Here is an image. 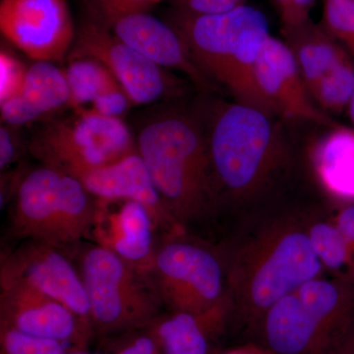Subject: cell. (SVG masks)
Here are the masks:
<instances>
[{
	"mask_svg": "<svg viewBox=\"0 0 354 354\" xmlns=\"http://www.w3.org/2000/svg\"><path fill=\"white\" fill-rule=\"evenodd\" d=\"M76 118L53 121L32 142L31 152L44 165L74 174L106 167L136 152V142L120 118L75 111Z\"/></svg>",
	"mask_w": 354,
	"mask_h": 354,
	"instance_id": "obj_8",
	"label": "cell"
},
{
	"mask_svg": "<svg viewBox=\"0 0 354 354\" xmlns=\"http://www.w3.org/2000/svg\"><path fill=\"white\" fill-rule=\"evenodd\" d=\"M80 274L90 304L94 334L102 339L145 330L156 320L162 302L152 277L128 264L111 249H88Z\"/></svg>",
	"mask_w": 354,
	"mask_h": 354,
	"instance_id": "obj_7",
	"label": "cell"
},
{
	"mask_svg": "<svg viewBox=\"0 0 354 354\" xmlns=\"http://www.w3.org/2000/svg\"><path fill=\"white\" fill-rule=\"evenodd\" d=\"M332 218L354 258V205H342Z\"/></svg>",
	"mask_w": 354,
	"mask_h": 354,
	"instance_id": "obj_33",
	"label": "cell"
},
{
	"mask_svg": "<svg viewBox=\"0 0 354 354\" xmlns=\"http://www.w3.org/2000/svg\"><path fill=\"white\" fill-rule=\"evenodd\" d=\"M151 277L171 312L201 313L230 298L221 254L193 241L174 239L158 247Z\"/></svg>",
	"mask_w": 354,
	"mask_h": 354,
	"instance_id": "obj_9",
	"label": "cell"
},
{
	"mask_svg": "<svg viewBox=\"0 0 354 354\" xmlns=\"http://www.w3.org/2000/svg\"><path fill=\"white\" fill-rule=\"evenodd\" d=\"M0 30L35 62L55 64L70 53L76 37L67 0H1Z\"/></svg>",
	"mask_w": 354,
	"mask_h": 354,
	"instance_id": "obj_12",
	"label": "cell"
},
{
	"mask_svg": "<svg viewBox=\"0 0 354 354\" xmlns=\"http://www.w3.org/2000/svg\"><path fill=\"white\" fill-rule=\"evenodd\" d=\"M256 81L276 118L309 121L327 127L337 125L314 102L285 41L272 36L266 41L256 66Z\"/></svg>",
	"mask_w": 354,
	"mask_h": 354,
	"instance_id": "obj_15",
	"label": "cell"
},
{
	"mask_svg": "<svg viewBox=\"0 0 354 354\" xmlns=\"http://www.w3.org/2000/svg\"><path fill=\"white\" fill-rule=\"evenodd\" d=\"M321 25L354 60V0H324Z\"/></svg>",
	"mask_w": 354,
	"mask_h": 354,
	"instance_id": "obj_25",
	"label": "cell"
},
{
	"mask_svg": "<svg viewBox=\"0 0 354 354\" xmlns=\"http://www.w3.org/2000/svg\"><path fill=\"white\" fill-rule=\"evenodd\" d=\"M97 60L113 74L133 106L180 94L183 84L145 55L130 48L91 16L76 32L69 58Z\"/></svg>",
	"mask_w": 354,
	"mask_h": 354,
	"instance_id": "obj_11",
	"label": "cell"
},
{
	"mask_svg": "<svg viewBox=\"0 0 354 354\" xmlns=\"http://www.w3.org/2000/svg\"><path fill=\"white\" fill-rule=\"evenodd\" d=\"M0 326L87 349L93 334L64 304L20 279L1 277Z\"/></svg>",
	"mask_w": 354,
	"mask_h": 354,
	"instance_id": "obj_13",
	"label": "cell"
},
{
	"mask_svg": "<svg viewBox=\"0 0 354 354\" xmlns=\"http://www.w3.org/2000/svg\"><path fill=\"white\" fill-rule=\"evenodd\" d=\"M133 106L121 86H116L100 95L90 109L102 115L120 118Z\"/></svg>",
	"mask_w": 354,
	"mask_h": 354,
	"instance_id": "obj_30",
	"label": "cell"
},
{
	"mask_svg": "<svg viewBox=\"0 0 354 354\" xmlns=\"http://www.w3.org/2000/svg\"><path fill=\"white\" fill-rule=\"evenodd\" d=\"M314 102L328 115H339L348 108L354 94V60L346 55L310 91Z\"/></svg>",
	"mask_w": 354,
	"mask_h": 354,
	"instance_id": "obj_24",
	"label": "cell"
},
{
	"mask_svg": "<svg viewBox=\"0 0 354 354\" xmlns=\"http://www.w3.org/2000/svg\"><path fill=\"white\" fill-rule=\"evenodd\" d=\"M258 329L276 354H354L353 279H312L277 302Z\"/></svg>",
	"mask_w": 354,
	"mask_h": 354,
	"instance_id": "obj_5",
	"label": "cell"
},
{
	"mask_svg": "<svg viewBox=\"0 0 354 354\" xmlns=\"http://www.w3.org/2000/svg\"><path fill=\"white\" fill-rule=\"evenodd\" d=\"M127 1L133 2V3L140 4V6H150L153 4L158 3L160 0H127Z\"/></svg>",
	"mask_w": 354,
	"mask_h": 354,
	"instance_id": "obj_35",
	"label": "cell"
},
{
	"mask_svg": "<svg viewBox=\"0 0 354 354\" xmlns=\"http://www.w3.org/2000/svg\"><path fill=\"white\" fill-rule=\"evenodd\" d=\"M93 17L116 38L165 69L180 71L202 91L215 84L198 66L174 26L147 12L148 6L127 0H85Z\"/></svg>",
	"mask_w": 354,
	"mask_h": 354,
	"instance_id": "obj_10",
	"label": "cell"
},
{
	"mask_svg": "<svg viewBox=\"0 0 354 354\" xmlns=\"http://www.w3.org/2000/svg\"><path fill=\"white\" fill-rule=\"evenodd\" d=\"M316 0H288L281 15V32L297 29L308 23L310 12L315 6Z\"/></svg>",
	"mask_w": 354,
	"mask_h": 354,
	"instance_id": "obj_31",
	"label": "cell"
},
{
	"mask_svg": "<svg viewBox=\"0 0 354 354\" xmlns=\"http://www.w3.org/2000/svg\"><path fill=\"white\" fill-rule=\"evenodd\" d=\"M86 189L102 201H135L145 206L155 227H178L156 190L143 160L136 152L106 167L74 174Z\"/></svg>",
	"mask_w": 354,
	"mask_h": 354,
	"instance_id": "obj_16",
	"label": "cell"
},
{
	"mask_svg": "<svg viewBox=\"0 0 354 354\" xmlns=\"http://www.w3.org/2000/svg\"><path fill=\"white\" fill-rule=\"evenodd\" d=\"M283 35L309 92L349 55L322 25L315 24L312 20Z\"/></svg>",
	"mask_w": 354,
	"mask_h": 354,
	"instance_id": "obj_21",
	"label": "cell"
},
{
	"mask_svg": "<svg viewBox=\"0 0 354 354\" xmlns=\"http://www.w3.org/2000/svg\"><path fill=\"white\" fill-rule=\"evenodd\" d=\"M310 243L325 272L337 278L353 279L354 258L333 218L312 214L305 216Z\"/></svg>",
	"mask_w": 354,
	"mask_h": 354,
	"instance_id": "obj_22",
	"label": "cell"
},
{
	"mask_svg": "<svg viewBox=\"0 0 354 354\" xmlns=\"http://www.w3.org/2000/svg\"><path fill=\"white\" fill-rule=\"evenodd\" d=\"M14 127L2 124L0 127V169H7L13 162L18 150L17 137Z\"/></svg>",
	"mask_w": 354,
	"mask_h": 354,
	"instance_id": "obj_32",
	"label": "cell"
},
{
	"mask_svg": "<svg viewBox=\"0 0 354 354\" xmlns=\"http://www.w3.org/2000/svg\"><path fill=\"white\" fill-rule=\"evenodd\" d=\"M274 3H276L277 7H278L279 13L283 10L285 8L286 3H288V0H274Z\"/></svg>",
	"mask_w": 354,
	"mask_h": 354,
	"instance_id": "obj_37",
	"label": "cell"
},
{
	"mask_svg": "<svg viewBox=\"0 0 354 354\" xmlns=\"http://www.w3.org/2000/svg\"><path fill=\"white\" fill-rule=\"evenodd\" d=\"M176 11L191 15L227 12L245 4L246 0H171Z\"/></svg>",
	"mask_w": 354,
	"mask_h": 354,
	"instance_id": "obj_29",
	"label": "cell"
},
{
	"mask_svg": "<svg viewBox=\"0 0 354 354\" xmlns=\"http://www.w3.org/2000/svg\"><path fill=\"white\" fill-rule=\"evenodd\" d=\"M171 24L212 82L227 88L235 102L274 116L256 81L261 51L271 36L264 14L246 4L213 15L176 11Z\"/></svg>",
	"mask_w": 354,
	"mask_h": 354,
	"instance_id": "obj_4",
	"label": "cell"
},
{
	"mask_svg": "<svg viewBox=\"0 0 354 354\" xmlns=\"http://www.w3.org/2000/svg\"><path fill=\"white\" fill-rule=\"evenodd\" d=\"M220 254L232 314L257 329L277 302L325 274L310 243L305 216L272 218Z\"/></svg>",
	"mask_w": 354,
	"mask_h": 354,
	"instance_id": "obj_1",
	"label": "cell"
},
{
	"mask_svg": "<svg viewBox=\"0 0 354 354\" xmlns=\"http://www.w3.org/2000/svg\"><path fill=\"white\" fill-rule=\"evenodd\" d=\"M136 148L177 225L206 213L218 186L199 118L183 111L160 114L142 128Z\"/></svg>",
	"mask_w": 354,
	"mask_h": 354,
	"instance_id": "obj_2",
	"label": "cell"
},
{
	"mask_svg": "<svg viewBox=\"0 0 354 354\" xmlns=\"http://www.w3.org/2000/svg\"><path fill=\"white\" fill-rule=\"evenodd\" d=\"M64 70L69 86V106L75 111L86 109L87 104L92 106L100 95L120 86L113 74L93 58H69Z\"/></svg>",
	"mask_w": 354,
	"mask_h": 354,
	"instance_id": "obj_23",
	"label": "cell"
},
{
	"mask_svg": "<svg viewBox=\"0 0 354 354\" xmlns=\"http://www.w3.org/2000/svg\"><path fill=\"white\" fill-rule=\"evenodd\" d=\"M70 92L65 70L55 62H36L28 67L19 94L0 102L4 124L20 127L69 106Z\"/></svg>",
	"mask_w": 354,
	"mask_h": 354,
	"instance_id": "obj_19",
	"label": "cell"
},
{
	"mask_svg": "<svg viewBox=\"0 0 354 354\" xmlns=\"http://www.w3.org/2000/svg\"><path fill=\"white\" fill-rule=\"evenodd\" d=\"M100 245L113 251L121 259L151 274L157 249L153 247L155 223L150 212L135 201H123L115 213L106 214L97 207L94 227Z\"/></svg>",
	"mask_w": 354,
	"mask_h": 354,
	"instance_id": "obj_18",
	"label": "cell"
},
{
	"mask_svg": "<svg viewBox=\"0 0 354 354\" xmlns=\"http://www.w3.org/2000/svg\"><path fill=\"white\" fill-rule=\"evenodd\" d=\"M1 277L20 279L64 304L94 334L82 277L58 247L30 242L4 261Z\"/></svg>",
	"mask_w": 354,
	"mask_h": 354,
	"instance_id": "obj_14",
	"label": "cell"
},
{
	"mask_svg": "<svg viewBox=\"0 0 354 354\" xmlns=\"http://www.w3.org/2000/svg\"><path fill=\"white\" fill-rule=\"evenodd\" d=\"M207 134L218 189L239 202L257 200L288 169L290 148L274 116L246 104H223Z\"/></svg>",
	"mask_w": 354,
	"mask_h": 354,
	"instance_id": "obj_3",
	"label": "cell"
},
{
	"mask_svg": "<svg viewBox=\"0 0 354 354\" xmlns=\"http://www.w3.org/2000/svg\"><path fill=\"white\" fill-rule=\"evenodd\" d=\"M69 349L64 342L32 337L0 326L1 354H67Z\"/></svg>",
	"mask_w": 354,
	"mask_h": 354,
	"instance_id": "obj_26",
	"label": "cell"
},
{
	"mask_svg": "<svg viewBox=\"0 0 354 354\" xmlns=\"http://www.w3.org/2000/svg\"><path fill=\"white\" fill-rule=\"evenodd\" d=\"M346 111H348L349 120H351V123H353L354 128V94L353 99H351V102H349L348 108L346 109Z\"/></svg>",
	"mask_w": 354,
	"mask_h": 354,
	"instance_id": "obj_36",
	"label": "cell"
},
{
	"mask_svg": "<svg viewBox=\"0 0 354 354\" xmlns=\"http://www.w3.org/2000/svg\"><path fill=\"white\" fill-rule=\"evenodd\" d=\"M221 354H276L274 351H271L264 344L260 346V344H249L245 346H239L230 349V351H225V353Z\"/></svg>",
	"mask_w": 354,
	"mask_h": 354,
	"instance_id": "obj_34",
	"label": "cell"
},
{
	"mask_svg": "<svg viewBox=\"0 0 354 354\" xmlns=\"http://www.w3.org/2000/svg\"><path fill=\"white\" fill-rule=\"evenodd\" d=\"M93 198L76 177L44 165L21 181L14 234L58 248L80 241L94 228L99 205Z\"/></svg>",
	"mask_w": 354,
	"mask_h": 354,
	"instance_id": "obj_6",
	"label": "cell"
},
{
	"mask_svg": "<svg viewBox=\"0 0 354 354\" xmlns=\"http://www.w3.org/2000/svg\"><path fill=\"white\" fill-rule=\"evenodd\" d=\"M27 69L17 57L1 48L0 53V102L19 94Z\"/></svg>",
	"mask_w": 354,
	"mask_h": 354,
	"instance_id": "obj_27",
	"label": "cell"
},
{
	"mask_svg": "<svg viewBox=\"0 0 354 354\" xmlns=\"http://www.w3.org/2000/svg\"><path fill=\"white\" fill-rule=\"evenodd\" d=\"M232 315V301L227 298L201 313L171 312L158 316L145 330L162 354H212Z\"/></svg>",
	"mask_w": 354,
	"mask_h": 354,
	"instance_id": "obj_17",
	"label": "cell"
},
{
	"mask_svg": "<svg viewBox=\"0 0 354 354\" xmlns=\"http://www.w3.org/2000/svg\"><path fill=\"white\" fill-rule=\"evenodd\" d=\"M312 174L321 190L342 205H354V128L335 125L309 149Z\"/></svg>",
	"mask_w": 354,
	"mask_h": 354,
	"instance_id": "obj_20",
	"label": "cell"
},
{
	"mask_svg": "<svg viewBox=\"0 0 354 354\" xmlns=\"http://www.w3.org/2000/svg\"><path fill=\"white\" fill-rule=\"evenodd\" d=\"M104 339L109 342V354H162L146 330Z\"/></svg>",
	"mask_w": 354,
	"mask_h": 354,
	"instance_id": "obj_28",
	"label": "cell"
},
{
	"mask_svg": "<svg viewBox=\"0 0 354 354\" xmlns=\"http://www.w3.org/2000/svg\"><path fill=\"white\" fill-rule=\"evenodd\" d=\"M67 354H99V353H88V349H69Z\"/></svg>",
	"mask_w": 354,
	"mask_h": 354,
	"instance_id": "obj_38",
	"label": "cell"
}]
</instances>
